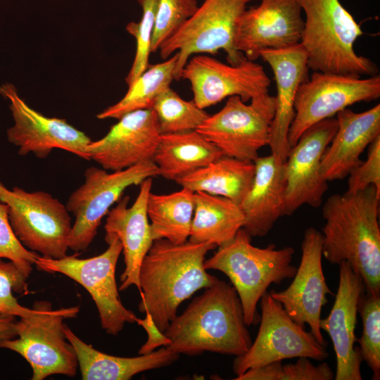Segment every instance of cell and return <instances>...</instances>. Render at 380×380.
I'll list each match as a JSON object with an SVG mask.
<instances>
[{"label": "cell", "mask_w": 380, "mask_h": 380, "mask_svg": "<svg viewBox=\"0 0 380 380\" xmlns=\"http://www.w3.org/2000/svg\"><path fill=\"white\" fill-rule=\"evenodd\" d=\"M380 192L370 185L356 193L336 194L322 207V255L343 261L362 278L365 292L380 295Z\"/></svg>", "instance_id": "6da1fadb"}, {"label": "cell", "mask_w": 380, "mask_h": 380, "mask_svg": "<svg viewBox=\"0 0 380 380\" xmlns=\"http://www.w3.org/2000/svg\"><path fill=\"white\" fill-rule=\"evenodd\" d=\"M217 246L186 241L154 240L141 263L139 310L150 314L162 332L177 315L179 305L218 278L204 267L205 255Z\"/></svg>", "instance_id": "7a4b0ae2"}, {"label": "cell", "mask_w": 380, "mask_h": 380, "mask_svg": "<svg viewBox=\"0 0 380 380\" xmlns=\"http://www.w3.org/2000/svg\"><path fill=\"white\" fill-rule=\"evenodd\" d=\"M164 333L170 340L168 348L189 356L208 351L237 357L252 344L236 291L219 279L194 298Z\"/></svg>", "instance_id": "3957f363"}, {"label": "cell", "mask_w": 380, "mask_h": 380, "mask_svg": "<svg viewBox=\"0 0 380 380\" xmlns=\"http://www.w3.org/2000/svg\"><path fill=\"white\" fill-rule=\"evenodd\" d=\"M298 1L305 15L300 44L309 69L359 77L378 75L377 65L355 51L363 31L339 0Z\"/></svg>", "instance_id": "277c9868"}, {"label": "cell", "mask_w": 380, "mask_h": 380, "mask_svg": "<svg viewBox=\"0 0 380 380\" xmlns=\"http://www.w3.org/2000/svg\"><path fill=\"white\" fill-rule=\"evenodd\" d=\"M294 253L291 246H254L251 236L242 227L232 240L218 246L213 255L205 260L204 267L220 271L229 279L249 327L260 322L257 305L268 287L294 277L297 270L291 264Z\"/></svg>", "instance_id": "5b68a950"}, {"label": "cell", "mask_w": 380, "mask_h": 380, "mask_svg": "<svg viewBox=\"0 0 380 380\" xmlns=\"http://www.w3.org/2000/svg\"><path fill=\"white\" fill-rule=\"evenodd\" d=\"M40 312L16 321L17 336L0 342V348L20 355L32 369V380L54 374L73 377L78 367L72 344L64 334L63 319L75 317L78 306L53 310L46 301H39Z\"/></svg>", "instance_id": "8992f818"}, {"label": "cell", "mask_w": 380, "mask_h": 380, "mask_svg": "<svg viewBox=\"0 0 380 380\" xmlns=\"http://www.w3.org/2000/svg\"><path fill=\"white\" fill-rule=\"evenodd\" d=\"M108 248L101 254L81 259L78 253L59 259L38 256L34 265L49 273H60L82 285L91 295L99 312L101 327L115 336L126 323L138 317L122 303L115 280V270L122 246L117 236L106 234Z\"/></svg>", "instance_id": "52a82bcc"}, {"label": "cell", "mask_w": 380, "mask_h": 380, "mask_svg": "<svg viewBox=\"0 0 380 380\" xmlns=\"http://www.w3.org/2000/svg\"><path fill=\"white\" fill-rule=\"evenodd\" d=\"M0 201L7 205L11 227L26 248L49 258L67 255L72 224L65 205L46 191L10 189L1 182Z\"/></svg>", "instance_id": "ba28073f"}, {"label": "cell", "mask_w": 380, "mask_h": 380, "mask_svg": "<svg viewBox=\"0 0 380 380\" xmlns=\"http://www.w3.org/2000/svg\"><path fill=\"white\" fill-rule=\"evenodd\" d=\"M253 0H204L194 15L159 48L166 59L176 52L174 80L189 57L195 53L215 54L223 50L229 64L236 65L245 57L234 46L236 25L248 3Z\"/></svg>", "instance_id": "9c48e42d"}, {"label": "cell", "mask_w": 380, "mask_h": 380, "mask_svg": "<svg viewBox=\"0 0 380 380\" xmlns=\"http://www.w3.org/2000/svg\"><path fill=\"white\" fill-rule=\"evenodd\" d=\"M157 175L158 170L153 160L110 173L94 166L87 168L84 182L70 194L65 205L75 218L68 238V248L76 253L87 249L103 217L121 198L125 190Z\"/></svg>", "instance_id": "30bf717a"}, {"label": "cell", "mask_w": 380, "mask_h": 380, "mask_svg": "<svg viewBox=\"0 0 380 380\" xmlns=\"http://www.w3.org/2000/svg\"><path fill=\"white\" fill-rule=\"evenodd\" d=\"M247 105L239 96L228 98L224 107L196 129L224 156L254 162L269 145L275 113V97L265 93Z\"/></svg>", "instance_id": "8fae6325"}, {"label": "cell", "mask_w": 380, "mask_h": 380, "mask_svg": "<svg viewBox=\"0 0 380 380\" xmlns=\"http://www.w3.org/2000/svg\"><path fill=\"white\" fill-rule=\"evenodd\" d=\"M260 300L258 334L248 350L234 359L232 369L236 376L249 369L286 359L308 357L322 361L328 357L326 347L295 322L270 292L266 291Z\"/></svg>", "instance_id": "7c38bea8"}, {"label": "cell", "mask_w": 380, "mask_h": 380, "mask_svg": "<svg viewBox=\"0 0 380 380\" xmlns=\"http://www.w3.org/2000/svg\"><path fill=\"white\" fill-rule=\"evenodd\" d=\"M380 96L379 75L359 76L314 72L299 87L294 103L295 116L288 140L294 146L301 134L313 125L358 102H369Z\"/></svg>", "instance_id": "4fadbf2b"}, {"label": "cell", "mask_w": 380, "mask_h": 380, "mask_svg": "<svg viewBox=\"0 0 380 380\" xmlns=\"http://www.w3.org/2000/svg\"><path fill=\"white\" fill-rule=\"evenodd\" d=\"M0 94L9 102L13 125L7 129L8 141L18 148V154L32 153L45 158L54 148L72 153L90 160L87 150L91 141L83 132L65 119L49 118L32 108L19 96L11 83L0 87Z\"/></svg>", "instance_id": "5bb4252c"}, {"label": "cell", "mask_w": 380, "mask_h": 380, "mask_svg": "<svg viewBox=\"0 0 380 380\" xmlns=\"http://www.w3.org/2000/svg\"><path fill=\"white\" fill-rule=\"evenodd\" d=\"M182 78L191 83L193 101L202 109L233 96L246 102L268 93L271 83L262 66L246 57L236 65H227L211 56L198 55L187 61Z\"/></svg>", "instance_id": "9a60e30c"}, {"label": "cell", "mask_w": 380, "mask_h": 380, "mask_svg": "<svg viewBox=\"0 0 380 380\" xmlns=\"http://www.w3.org/2000/svg\"><path fill=\"white\" fill-rule=\"evenodd\" d=\"M323 236L314 227L305 229L301 243L300 262L293 281L284 290L270 292L283 306L289 316L298 324L310 326L316 339L327 347L319 327L322 308L331 295L322 269Z\"/></svg>", "instance_id": "2e32d148"}, {"label": "cell", "mask_w": 380, "mask_h": 380, "mask_svg": "<svg viewBox=\"0 0 380 380\" xmlns=\"http://www.w3.org/2000/svg\"><path fill=\"white\" fill-rule=\"evenodd\" d=\"M334 118L306 129L291 147L284 163L286 181L284 215H291L304 204L318 208L328 189L320 172L322 156L337 130Z\"/></svg>", "instance_id": "e0dca14e"}, {"label": "cell", "mask_w": 380, "mask_h": 380, "mask_svg": "<svg viewBox=\"0 0 380 380\" xmlns=\"http://www.w3.org/2000/svg\"><path fill=\"white\" fill-rule=\"evenodd\" d=\"M298 0H261L239 19L236 49L255 61L265 50H279L300 42L304 25Z\"/></svg>", "instance_id": "ac0fdd59"}, {"label": "cell", "mask_w": 380, "mask_h": 380, "mask_svg": "<svg viewBox=\"0 0 380 380\" xmlns=\"http://www.w3.org/2000/svg\"><path fill=\"white\" fill-rule=\"evenodd\" d=\"M118 120L103 138L89 144V159L111 171L153 160L160 136L154 110L132 111Z\"/></svg>", "instance_id": "d6986e66"}, {"label": "cell", "mask_w": 380, "mask_h": 380, "mask_svg": "<svg viewBox=\"0 0 380 380\" xmlns=\"http://www.w3.org/2000/svg\"><path fill=\"white\" fill-rule=\"evenodd\" d=\"M339 266V280L334 305L329 315L321 319L319 327L327 331L336 357V380H362V361L355 346L358 303L365 292L361 276L346 261Z\"/></svg>", "instance_id": "ffe728a7"}, {"label": "cell", "mask_w": 380, "mask_h": 380, "mask_svg": "<svg viewBox=\"0 0 380 380\" xmlns=\"http://www.w3.org/2000/svg\"><path fill=\"white\" fill-rule=\"evenodd\" d=\"M152 184V177L145 179L139 184V194L131 206H128L130 198L126 196L107 214L106 234L115 235L122 246L125 268L120 275V291L134 285L140 291V267L154 241L147 215Z\"/></svg>", "instance_id": "44dd1931"}, {"label": "cell", "mask_w": 380, "mask_h": 380, "mask_svg": "<svg viewBox=\"0 0 380 380\" xmlns=\"http://www.w3.org/2000/svg\"><path fill=\"white\" fill-rule=\"evenodd\" d=\"M271 67L277 87L275 113L269 146L271 154L284 163L291 146L288 134L295 116L294 103L300 85L308 79L307 56L299 43L279 50H265L260 54Z\"/></svg>", "instance_id": "7402d4cb"}, {"label": "cell", "mask_w": 380, "mask_h": 380, "mask_svg": "<svg viewBox=\"0 0 380 380\" xmlns=\"http://www.w3.org/2000/svg\"><path fill=\"white\" fill-rule=\"evenodd\" d=\"M337 130L321 160L327 182L341 180L362 160L360 155L380 135V104L362 113L346 108L336 114Z\"/></svg>", "instance_id": "603a6c76"}, {"label": "cell", "mask_w": 380, "mask_h": 380, "mask_svg": "<svg viewBox=\"0 0 380 380\" xmlns=\"http://www.w3.org/2000/svg\"><path fill=\"white\" fill-rule=\"evenodd\" d=\"M284 163L273 155L258 157L251 186L239 204L243 228L251 237L265 236L284 215L286 181Z\"/></svg>", "instance_id": "cb8c5ba5"}, {"label": "cell", "mask_w": 380, "mask_h": 380, "mask_svg": "<svg viewBox=\"0 0 380 380\" xmlns=\"http://www.w3.org/2000/svg\"><path fill=\"white\" fill-rule=\"evenodd\" d=\"M63 330L75 352L83 380H128L139 373L169 366L180 355L167 346L136 357L112 355L84 342L66 324Z\"/></svg>", "instance_id": "d4e9b609"}, {"label": "cell", "mask_w": 380, "mask_h": 380, "mask_svg": "<svg viewBox=\"0 0 380 380\" xmlns=\"http://www.w3.org/2000/svg\"><path fill=\"white\" fill-rule=\"evenodd\" d=\"M223 156L215 145L193 130L160 134L153 160L158 175L176 182Z\"/></svg>", "instance_id": "484cf974"}, {"label": "cell", "mask_w": 380, "mask_h": 380, "mask_svg": "<svg viewBox=\"0 0 380 380\" xmlns=\"http://www.w3.org/2000/svg\"><path fill=\"white\" fill-rule=\"evenodd\" d=\"M254 175V162L223 156L176 182L194 192L223 196L240 204L251 186Z\"/></svg>", "instance_id": "4316f807"}, {"label": "cell", "mask_w": 380, "mask_h": 380, "mask_svg": "<svg viewBox=\"0 0 380 380\" xmlns=\"http://www.w3.org/2000/svg\"><path fill=\"white\" fill-rule=\"evenodd\" d=\"M244 222L239 203L223 196L196 191L188 240L218 247L232 240Z\"/></svg>", "instance_id": "83f0119b"}, {"label": "cell", "mask_w": 380, "mask_h": 380, "mask_svg": "<svg viewBox=\"0 0 380 380\" xmlns=\"http://www.w3.org/2000/svg\"><path fill=\"white\" fill-rule=\"evenodd\" d=\"M194 210V192L186 188L168 194L150 193L147 215L153 240L188 241Z\"/></svg>", "instance_id": "f1b7e54d"}, {"label": "cell", "mask_w": 380, "mask_h": 380, "mask_svg": "<svg viewBox=\"0 0 380 380\" xmlns=\"http://www.w3.org/2000/svg\"><path fill=\"white\" fill-rule=\"evenodd\" d=\"M177 54L162 63L148 65L147 69L129 86L125 95L116 103L99 113L100 120L120 119L124 115L151 108L156 98L170 87L174 80Z\"/></svg>", "instance_id": "f546056e"}, {"label": "cell", "mask_w": 380, "mask_h": 380, "mask_svg": "<svg viewBox=\"0 0 380 380\" xmlns=\"http://www.w3.org/2000/svg\"><path fill=\"white\" fill-rule=\"evenodd\" d=\"M151 108L160 134L196 130L210 115L193 100H184L170 87L158 94Z\"/></svg>", "instance_id": "4dcf8cb0"}, {"label": "cell", "mask_w": 380, "mask_h": 380, "mask_svg": "<svg viewBox=\"0 0 380 380\" xmlns=\"http://www.w3.org/2000/svg\"><path fill=\"white\" fill-rule=\"evenodd\" d=\"M236 380H333L334 374L327 362L315 365L308 357H298L295 363L277 361L251 368L236 376Z\"/></svg>", "instance_id": "1f68e13d"}, {"label": "cell", "mask_w": 380, "mask_h": 380, "mask_svg": "<svg viewBox=\"0 0 380 380\" xmlns=\"http://www.w3.org/2000/svg\"><path fill=\"white\" fill-rule=\"evenodd\" d=\"M357 312L362 320V334L359 340L362 360L372 372L373 380L380 379V295L366 292L361 296Z\"/></svg>", "instance_id": "d6a6232c"}, {"label": "cell", "mask_w": 380, "mask_h": 380, "mask_svg": "<svg viewBox=\"0 0 380 380\" xmlns=\"http://www.w3.org/2000/svg\"><path fill=\"white\" fill-rule=\"evenodd\" d=\"M142 9L139 22H131L126 26L127 31L136 39L137 49L134 61L125 82L132 84L148 68L151 53V44L158 0H137Z\"/></svg>", "instance_id": "836d02e7"}, {"label": "cell", "mask_w": 380, "mask_h": 380, "mask_svg": "<svg viewBox=\"0 0 380 380\" xmlns=\"http://www.w3.org/2000/svg\"><path fill=\"white\" fill-rule=\"evenodd\" d=\"M197 0H158L151 51L154 53L198 8Z\"/></svg>", "instance_id": "e575fe53"}, {"label": "cell", "mask_w": 380, "mask_h": 380, "mask_svg": "<svg viewBox=\"0 0 380 380\" xmlns=\"http://www.w3.org/2000/svg\"><path fill=\"white\" fill-rule=\"evenodd\" d=\"M27 279L11 261L0 259V312L28 318L40 312L39 301L30 309L20 305L13 294L28 292Z\"/></svg>", "instance_id": "d590c367"}, {"label": "cell", "mask_w": 380, "mask_h": 380, "mask_svg": "<svg viewBox=\"0 0 380 380\" xmlns=\"http://www.w3.org/2000/svg\"><path fill=\"white\" fill-rule=\"evenodd\" d=\"M40 255L26 248L15 236L8 219V208L0 201V259L11 261L28 278Z\"/></svg>", "instance_id": "8d00e7d4"}, {"label": "cell", "mask_w": 380, "mask_h": 380, "mask_svg": "<svg viewBox=\"0 0 380 380\" xmlns=\"http://www.w3.org/2000/svg\"><path fill=\"white\" fill-rule=\"evenodd\" d=\"M347 192L356 193L370 185L380 192V135L369 145L367 158L348 174Z\"/></svg>", "instance_id": "74e56055"}, {"label": "cell", "mask_w": 380, "mask_h": 380, "mask_svg": "<svg viewBox=\"0 0 380 380\" xmlns=\"http://www.w3.org/2000/svg\"><path fill=\"white\" fill-rule=\"evenodd\" d=\"M144 319L138 318L137 322L141 326L147 333V341L139 350V355L150 353L160 346H167L170 344V340L162 332L154 322L152 316L145 313Z\"/></svg>", "instance_id": "f35d334b"}, {"label": "cell", "mask_w": 380, "mask_h": 380, "mask_svg": "<svg viewBox=\"0 0 380 380\" xmlns=\"http://www.w3.org/2000/svg\"><path fill=\"white\" fill-rule=\"evenodd\" d=\"M16 317L0 312V342L15 338Z\"/></svg>", "instance_id": "ab89813d"}]
</instances>
